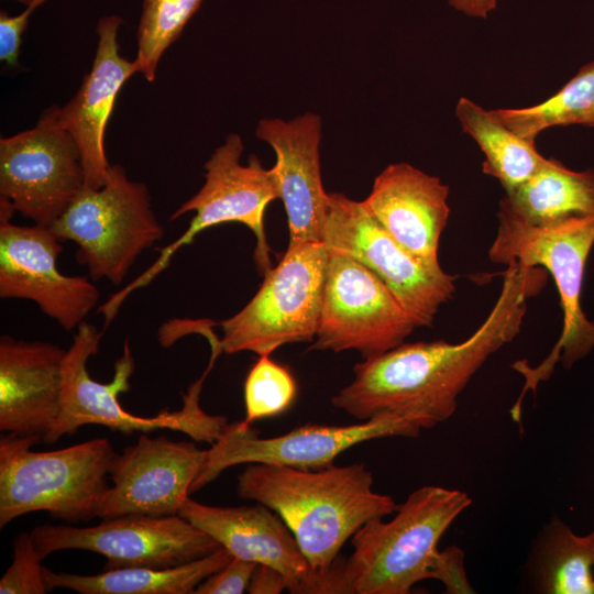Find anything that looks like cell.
Returning <instances> with one entry per match:
<instances>
[{"label":"cell","mask_w":594,"mask_h":594,"mask_svg":"<svg viewBox=\"0 0 594 594\" xmlns=\"http://www.w3.org/2000/svg\"><path fill=\"white\" fill-rule=\"evenodd\" d=\"M233 556L223 547L195 561L163 569L134 566L81 575L54 572L44 566L48 591L66 588L80 594H193L209 575Z\"/></svg>","instance_id":"obj_22"},{"label":"cell","mask_w":594,"mask_h":594,"mask_svg":"<svg viewBox=\"0 0 594 594\" xmlns=\"http://www.w3.org/2000/svg\"><path fill=\"white\" fill-rule=\"evenodd\" d=\"M121 24L122 19L118 15L99 20L92 67L76 95L64 107H57L62 124L79 148L85 187L92 189L103 186L111 166L106 157L103 140L116 98L123 84L138 73L134 62L119 53Z\"/></svg>","instance_id":"obj_21"},{"label":"cell","mask_w":594,"mask_h":594,"mask_svg":"<svg viewBox=\"0 0 594 594\" xmlns=\"http://www.w3.org/2000/svg\"><path fill=\"white\" fill-rule=\"evenodd\" d=\"M329 251L322 242L288 243L278 264L264 273L252 299L219 323L222 352L271 355L277 348L316 338Z\"/></svg>","instance_id":"obj_9"},{"label":"cell","mask_w":594,"mask_h":594,"mask_svg":"<svg viewBox=\"0 0 594 594\" xmlns=\"http://www.w3.org/2000/svg\"><path fill=\"white\" fill-rule=\"evenodd\" d=\"M206 457L193 442L140 436L112 460L111 486L100 518L177 515Z\"/></svg>","instance_id":"obj_17"},{"label":"cell","mask_w":594,"mask_h":594,"mask_svg":"<svg viewBox=\"0 0 594 594\" xmlns=\"http://www.w3.org/2000/svg\"><path fill=\"white\" fill-rule=\"evenodd\" d=\"M46 0H32L24 11L18 15H9L8 12L0 13V59L15 66L18 64L20 46L23 33L29 24V20L34 10Z\"/></svg>","instance_id":"obj_32"},{"label":"cell","mask_w":594,"mask_h":594,"mask_svg":"<svg viewBox=\"0 0 594 594\" xmlns=\"http://www.w3.org/2000/svg\"><path fill=\"white\" fill-rule=\"evenodd\" d=\"M31 532L13 541V560L0 579V594H44L48 592L41 561Z\"/></svg>","instance_id":"obj_29"},{"label":"cell","mask_w":594,"mask_h":594,"mask_svg":"<svg viewBox=\"0 0 594 594\" xmlns=\"http://www.w3.org/2000/svg\"><path fill=\"white\" fill-rule=\"evenodd\" d=\"M502 200L535 226L594 216V169L576 172L548 158L537 173L506 193Z\"/></svg>","instance_id":"obj_23"},{"label":"cell","mask_w":594,"mask_h":594,"mask_svg":"<svg viewBox=\"0 0 594 594\" xmlns=\"http://www.w3.org/2000/svg\"><path fill=\"white\" fill-rule=\"evenodd\" d=\"M297 383L292 372L276 363L270 355H260L250 369L244 382V404L246 425L275 417L294 404Z\"/></svg>","instance_id":"obj_28"},{"label":"cell","mask_w":594,"mask_h":594,"mask_svg":"<svg viewBox=\"0 0 594 594\" xmlns=\"http://www.w3.org/2000/svg\"><path fill=\"white\" fill-rule=\"evenodd\" d=\"M593 127H594V124H593Z\"/></svg>","instance_id":"obj_36"},{"label":"cell","mask_w":594,"mask_h":594,"mask_svg":"<svg viewBox=\"0 0 594 594\" xmlns=\"http://www.w3.org/2000/svg\"><path fill=\"white\" fill-rule=\"evenodd\" d=\"M16 1L22 2L24 4H29L32 0H16Z\"/></svg>","instance_id":"obj_35"},{"label":"cell","mask_w":594,"mask_h":594,"mask_svg":"<svg viewBox=\"0 0 594 594\" xmlns=\"http://www.w3.org/2000/svg\"><path fill=\"white\" fill-rule=\"evenodd\" d=\"M321 242L328 251L356 260L377 276L419 327L430 326L454 294L455 277L430 268L404 249L363 201L329 194Z\"/></svg>","instance_id":"obj_10"},{"label":"cell","mask_w":594,"mask_h":594,"mask_svg":"<svg viewBox=\"0 0 594 594\" xmlns=\"http://www.w3.org/2000/svg\"><path fill=\"white\" fill-rule=\"evenodd\" d=\"M202 0H143L136 31L138 73L154 81L165 51L179 37Z\"/></svg>","instance_id":"obj_27"},{"label":"cell","mask_w":594,"mask_h":594,"mask_svg":"<svg viewBox=\"0 0 594 594\" xmlns=\"http://www.w3.org/2000/svg\"><path fill=\"white\" fill-rule=\"evenodd\" d=\"M449 186L407 163L388 165L362 200L374 219L409 253L435 271L447 227Z\"/></svg>","instance_id":"obj_19"},{"label":"cell","mask_w":594,"mask_h":594,"mask_svg":"<svg viewBox=\"0 0 594 594\" xmlns=\"http://www.w3.org/2000/svg\"><path fill=\"white\" fill-rule=\"evenodd\" d=\"M543 285L540 267L507 265L501 294L484 322L465 340L402 343L353 367V381L331 404L364 421L406 418L421 430L451 418L458 398L484 363L520 332L527 300Z\"/></svg>","instance_id":"obj_1"},{"label":"cell","mask_w":594,"mask_h":594,"mask_svg":"<svg viewBox=\"0 0 594 594\" xmlns=\"http://www.w3.org/2000/svg\"><path fill=\"white\" fill-rule=\"evenodd\" d=\"M455 116L465 133L485 155L483 172L495 177L506 193L515 189L548 161L536 148L535 140L525 139L466 97L459 99Z\"/></svg>","instance_id":"obj_24"},{"label":"cell","mask_w":594,"mask_h":594,"mask_svg":"<svg viewBox=\"0 0 594 594\" xmlns=\"http://www.w3.org/2000/svg\"><path fill=\"white\" fill-rule=\"evenodd\" d=\"M10 219L0 216V297L31 300L64 330L77 329L99 302L97 286L61 273L62 241L50 227Z\"/></svg>","instance_id":"obj_16"},{"label":"cell","mask_w":594,"mask_h":594,"mask_svg":"<svg viewBox=\"0 0 594 594\" xmlns=\"http://www.w3.org/2000/svg\"><path fill=\"white\" fill-rule=\"evenodd\" d=\"M244 145L239 134H229L223 144L216 148L205 163V183L196 195L179 206L169 217L175 220L194 211L187 230L174 242L160 250L151 266L112 294L98 312L103 316V327L111 324L120 307L135 290L146 287L168 265L175 253L190 244L204 230L211 227L238 222L248 227L256 238L255 262L264 274L271 264V249L264 230V213L267 205L279 199V187L274 168L262 166L256 155L249 156L248 164L240 163Z\"/></svg>","instance_id":"obj_7"},{"label":"cell","mask_w":594,"mask_h":594,"mask_svg":"<svg viewBox=\"0 0 594 594\" xmlns=\"http://www.w3.org/2000/svg\"><path fill=\"white\" fill-rule=\"evenodd\" d=\"M464 552L457 546L438 550L430 570V580L440 581L450 594H470L471 586L464 566Z\"/></svg>","instance_id":"obj_31"},{"label":"cell","mask_w":594,"mask_h":594,"mask_svg":"<svg viewBox=\"0 0 594 594\" xmlns=\"http://www.w3.org/2000/svg\"><path fill=\"white\" fill-rule=\"evenodd\" d=\"M257 564L233 557L223 568L205 579L195 594H241L248 590Z\"/></svg>","instance_id":"obj_30"},{"label":"cell","mask_w":594,"mask_h":594,"mask_svg":"<svg viewBox=\"0 0 594 594\" xmlns=\"http://www.w3.org/2000/svg\"><path fill=\"white\" fill-rule=\"evenodd\" d=\"M102 333L103 330L99 331L87 321L76 329L63 363L59 415L44 442L54 443L86 425H101L125 435L170 429L210 444L221 437L229 425L227 417L207 414L199 404L204 382L217 355L211 354L204 374L188 387L182 409L142 417L124 410L119 402V395L130 389L129 381L135 366L128 340L122 355L116 361L110 383L97 382L88 373V360L98 353Z\"/></svg>","instance_id":"obj_6"},{"label":"cell","mask_w":594,"mask_h":594,"mask_svg":"<svg viewBox=\"0 0 594 594\" xmlns=\"http://www.w3.org/2000/svg\"><path fill=\"white\" fill-rule=\"evenodd\" d=\"M85 187L79 148L57 107L36 125L0 140V199L35 224L51 227Z\"/></svg>","instance_id":"obj_11"},{"label":"cell","mask_w":594,"mask_h":594,"mask_svg":"<svg viewBox=\"0 0 594 594\" xmlns=\"http://www.w3.org/2000/svg\"><path fill=\"white\" fill-rule=\"evenodd\" d=\"M373 482L364 463L319 470L250 463L238 476L237 493L275 512L310 564L328 570L364 524L396 512L394 498L375 492Z\"/></svg>","instance_id":"obj_2"},{"label":"cell","mask_w":594,"mask_h":594,"mask_svg":"<svg viewBox=\"0 0 594 594\" xmlns=\"http://www.w3.org/2000/svg\"><path fill=\"white\" fill-rule=\"evenodd\" d=\"M535 578L539 593L594 594V531L580 536L553 518L537 548Z\"/></svg>","instance_id":"obj_25"},{"label":"cell","mask_w":594,"mask_h":594,"mask_svg":"<svg viewBox=\"0 0 594 594\" xmlns=\"http://www.w3.org/2000/svg\"><path fill=\"white\" fill-rule=\"evenodd\" d=\"M497 220L490 260L506 266L517 263L544 267L556 282L563 314L561 336L547 358L536 367L526 361L512 365L525 380L520 396L510 409L513 419L520 421L526 392H536L540 382L549 380L558 362L570 369L594 349V321L586 317L581 305L585 264L594 245V216L535 226L501 200Z\"/></svg>","instance_id":"obj_3"},{"label":"cell","mask_w":594,"mask_h":594,"mask_svg":"<svg viewBox=\"0 0 594 594\" xmlns=\"http://www.w3.org/2000/svg\"><path fill=\"white\" fill-rule=\"evenodd\" d=\"M471 504L465 492L425 485L408 495L391 520H369L353 535V551L344 561L346 592L408 594L430 580L440 539Z\"/></svg>","instance_id":"obj_5"},{"label":"cell","mask_w":594,"mask_h":594,"mask_svg":"<svg viewBox=\"0 0 594 594\" xmlns=\"http://www.w3.org/2000/svg\"><path fill=\"white\" fill-rule=\"evenodd\" d=\"M66 351L44 341L0 338V430L42 441L61 409Z\"/></svg>","instance_id":"obj_20"},{"label":"cell","mask_w":594,"mask_h":594,"mask_svg":"<svg viewBox=\"0 0 594 594\" xmlns=\"http://www.w3.org/2000/svg\"><path fill=\"white\" fill-rule=\"evenodd\" d=\"M492 112L516 134L536 140L557 125L594 124V61L584 65L557 94L527 108L494 109Z\"/></svg>","instance_id":"obj_26"},{"label":"cell","mask_w":594,"mask_h":594,"mask_svg":"<svg viewBox=\"0 0 594 594\" xmlns=\"http://www.w3.org/2000/svg\"><path fill=\"white\" fill-rule=\"evenodd\" d=\"M50 228L62 242L77 245L76 260L94 280L114 285L164 235L147 186L130 179L119 164L110 166L100 188L84 187Z\"/></svg>","instance_id":"obj_8"},{"label":"cell","mask_w":594,"mask_h":594,"mask_svg":"<svg viewBox=\"0 0 594 594\" xmlns=\"http://www.w3.org/2000/svg\"><path fill=\"white\" fill-rule=\"evenodd\" d=\"M498 0H448V4L471 18L486 19L497 7Z\"/></svg>","instance_id":"obj_34"},{"label":"cell","mask_w":594,"mask_h":594,"mask_svg":"<svg viewBox=\"0 0 594 594\" xmlns=\"http://www.w3.org/2000/svg\"><path fill=\"white\" fill-rule=\"evenodd\" d=\"M421 429L410 420L382 415L348 426L308 424L287 433L258 437L243 420L229 424L221 437L206 450L204 464L190 486V494L215 481L223 471L240 464L264 463L300 470H319L334 464L348 449L387 437H417Z\"/></svg>","instance_id":"obj_12"},{"label":"cell","mask_w":594,"mask_h":594,"mask_svg":"<svg viewBox=\"0 0 594 594\" xmlns=\"http://www.w3.org/2000/svg\"><path fill=\"white\" fill-rule=\"evenodd\" d=\"M284 590H288L284 574L268 565L257 564L248 587L249 593L279 594Z\"/></svg>","instance_id":"obj_33"},{"label":"cell","mask_w":594,"mask_h":594,"mask_svg":"<svg viewBox=\"0 0 594 594\" xmlns=\"http://www.w3.org/2000/svg\"><path fill=\"white\" fill-rule=\"evenodd\" d=\"M321 118L307 112L292 120L262 119L255 134L275 152L273 166L288 221V243L321 242L329 207L322 186Z\"/></svg>","instance_id":"obj_18"},{"label":"cell","mask_w":594,"mask_h":594,"mask_svg":"<svg viewBox=\"0 0 594 594\" xmlns=\"http://www.w3.org/2000/svg\"><path fill=\"white\" fill-rule=\"evenodd\" d=\"M37 437L0 439V527L29 513L47 512L69 522L99 517L111 484L116 452L107 438L54 451H33Z\"/></svg>","instance_id":"obj_4"},{"label":"cell","mask_w":594,"mask_h":594,"mask_svg":"<svg viewBox=\"0 0 594 594\" xmlns=\"http://www.w3.org/2000/svg\"><path fill=\"white\" fill-rule=\"evenodd\" d=\"M385 284L356 260L329 251L322 307L312 350L387 352L418 328Z\"/></svg>","instance_id":"obj_13"},{"label":"cell","mask_w":594,"mask_h":594,"mask_svg":"<svg viewBox=\"0 0 594 594\" xmlns=\"http://www.w3.org/2000/svg\"><path fill=\"white\" fill-rule=\"evenodd\" d=\"M31 535L44 559L55 551L78 549L103 556L106 570L185 564L219 549L208 534L180 515H122L91 527L42 525Z\"/></svg>","instance_id":"obj_14"},{"label":"cell","mask_w":594,"mask_h":594,"mask_svg":"<svg viewBox=\"0 0 594 594\" xmlns=\"http://www.w3.org/2000/svg\"><path fill=\"white\" fill-rule=\"evenodd\" d=\"M178 515L212 537L233 557L268 565L285 575L293 594H344V560L314 568L282 518L262 504L219 507L188 497Z\"/></svg>","instance_id":"obj_15"}]
</instances>
